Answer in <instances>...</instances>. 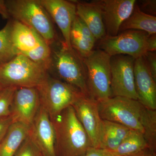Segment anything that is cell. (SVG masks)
Wrapping results in <instances>:
<instances>
[{
    "mask_svg": "<svg viewBox=\"0 0 156 156\" xmlns=\"http://www.w3.org/2000/svg\"><path fill=\"white\" fill-rule=\"evenodd\" d=\"M50 46L51 54L48 73L90 97L83 59L74 50L68 48L63 40L58 39Z\"/></svg>",
    "mask_w": 156,
    "mask_h": 156,
    "instance_id": "cell-1",
    "label": "cell"
},
{
    "mask_svg": "<svg viewBox=\"0 0 156 156\" xmlns=\"http://www.w3.org/2000/svg\"><path fill=\"white\" fill-rule=\"evenodd\" d=\"M51 121L56 134L57 156H82L92 147L72 106Z\"/></svg>",
    "mask_w": 156,
    "mask_h": 156,
    "instance_id": "cell-2",
    "label": "cell"
},
{
    "mask_svg": "<svg viewBox=\"0 0 156 156\" xmlns=\"http://www.w3.org/2000/svg\"><path fill=\"white\" fill-rule=\"evenodd\" d=\"M10 19L33 29L48 45L58 40L54 23L40 0H7Z\"/></svg>",
    "mask_w": 156,
    "mask_h": 156,
    "instance_id": "cell-3",
    "label": "cell"
},
{
    "mask_svg": "<svg viewBox=\"0 0 156 156\" xmlns=\"http://www.w3.org/2000/svg\"><path fill=\"white\" fill-rule=\"evenodd\" d=\"M98 109L102 120L118 123L143 134L151 110L138 100L119 96L98 102Z\"/></svg>",
    "mask_w": 156,
    "mask_h": 156,
    "instance_id": "cell-4",
    "label": "cell"
},
{
    "mask_svg": "<svg viewBox=\"0 0 156 156\" xmlns=\"http://www.w3.org/2000/svg\"><path fill=\"white\" fill-rule=\"evenodd\" d=\"M48 75L44 68L21 54L0 64V84L4 88H37Z\"/></svg>",
    "mask_w": 156,
    "mask_h": 156,
    "instance_id": "cell-5",
    "label": "cell"
},
{
    "mask_svg": "<svg viewBox=\"0 0 156 156\" xmlns=\"http://www.w3.org/2000/svg\"><path fill=\"white\" fill-rule=\"evenodd\" d=\"M41 105L51 120L84 95L75 87L50 76L37 87Z\"/></svg>",
    "mask_w": 156,
    "mask_h": 156,
    "instance_id": "cell-6",
    "label": "cell"
},
{
    "mask_svg": "<svg viewBox=\"0 0 156 156\" xmlns=\"http://www.w3.org/2000/svg\"><path fill=\"white\" fill-rule=\"evenodd\" d=\"M111 57L99 49L83 58L87 71L89 96L98 102L112 97Z\"/></svg>",
    "mask_w": 156,
    "mask_h": 156,
    "instance_id": "cell-7",
    "label": "cell"
},
{
    "mask_svg": "<svg viewBox=\"0 0 156 156\" xmlns=\"http://www.w3.org/2000/svg\"><path fill=\"white\" fill-rule=\"evenodd\" d=\"M150 35L142 31H124L115 36H106L101 39L97 49L103 50L111 56L125 55L136 59L149 52Z\"/></svg>",
    "mask_w": 156,
    "mask_h": 156,
    "instance_id": "cell-8",
    "label": "cell"
},
{
    "mask_svg": "<svg viewBox=\"0 0 156 156\" xmlns=\"http://www.w3.org/2000/svg\"><path fill=\"white\" fill-rule=\"evenodd\" d=\"M135 58L128 55L111 57V89L113 97L137 100L134 83Z\"/></svg>",
    "mask_w": 156,
    "mask_h": 156,
    "instance_id": "cell-9",
    "label": "cell"
},
{
    "mask_svg": "<svg viewBox=\"0 0 156 156\" xmlns=\"http://www.w3.org/2000/svg\"><path fill=\"white\" fill-rule=\"evenodd\" d=\"M72 107L89 137L92 147H99L103 120L99 113L98 101L89 96L83 95Z\"/></svg>",
    "mask_w": 156,
    "mask_h": 156,
    "instance_id": "cell-10",
    "label": "cell"
},
{
    "mask_svg": "<svg viewBox=\"0 0 156 156\" xmlns=\"http://www.w3.org/2000/svg\"><path fill=\"white\" fill-rule=\"evenodd\" d=\"M40 107L37 88H17L11 107L10 115L13 122L21 123L30 127Z\"/></svg>",
    "mask_w": 156,
    "mask_h": 156,
    "instance_id": "cell-11",
    "label": "cell"
},
{
    "mask_svg": "<svg viewBox=\"0 0 156 156\" xmlns=\"http://www.w3.org/2000/svg\"><path fill=\"white\" fill-rule=\"evenodd\" d=\"M29 136L43 156H57L56 134L49 115L41 105L30 126Z\"/></svg>",
    "mask_w": 156,
    "mask_h": 156,
    "instance_id": "cell-12",
    "label": "cell"
},
{
    "mask_svg": "<svg viewBox=\"0 0 156 156\" xmlns=\"http://www.w3.org/2000/svg\"><path fill=\"white\" fill-rule=\"evenodd\" d=\"M100 2L106 36H116L123 23L134 11L136 1L101 0Z\"/></svg>",
    "mask_w": 156,
    "mask_h": 156,
    "instance_id": "cell-13",
    "label": "cell"
},
{
    "mask_svg": "<svg viewBox=\"0 0 156 156\" xmlns=\"http://www.w3.org/2000/svg\"><path fill=\"white\" fill-rule=\"evenodd\" d=\"M48 12L53 23H55L61 31L64 43L72 49L70 34L73 22L76 14L75 1L66 0H40Z\"/></svg>",
    "mask_w": 156,
    "mask_h": 156,
    "instance_id": "cell-14",
    "label": "cell"
},
{
    "mask_svg": "<svg viewBox=\"0 0 156 156\" xmlns=\"http://www.w3.org/2000/svg\"><path fill=\"white\" fill-rule=\"evenodd\" d=\"M134 72L137 100L147 108L156 110V81L142 57L135 59Z\"/></svg>",
    "mask_w": 156,
    "mask_h": 156,
    "instance_id": "cell-15",
    "label": "cell"
},
{
    "mask_svg": "<svg viewBox=\"0 0 156 156\" xmlns=\"http://www.w3.org/2000/svg\"><path fill=\"white\" fill-rule=\"evenodd\" d=\"M75 2L77 15L86 23L97 41L106 36L100 1Z\"/></svg>",
    "mask_w": 156,
    "mask_h": 156,
    "instance_id": "cell-16",
    "label": "cell"
},
{
    "mask_svg": "<svg viewBox=\"0 0 156 156\" xmlns=\"http://www.w3.org/2000/svg\"><path fill=\"white\" fill-rule=\"evenodd\" d=\"M97 40L81 18L76 16L70 34V42L73 50L84 58L93 50Z\"/></svg>",
    "mask_w": 156,
    "mask_h": 156,
    "instance_id": "cell-17",
    "label": "cell"
},
{
    "mask_svg": "<svg viewBox=\"0 0 156 156\" xmlns=\"http://www.w3.org/2000/svg\"><path fill=\"white\" fill-rule=\"evenodd\" d=\"M11 20L12 41L19 54L25 55L36 49L42 43L45 41L32 29L18 21Z\"/></svg>",
    "mask_w": 156,
    "mask_h": 156,
    "instance_id": "cell-18",
    "label": "cell"
},
{
    "mask_svg": "<svg viewBox=\"0 0 156 156\" xmlns=\"http://www.w3.org/2000/svg\"><path fill=\"white\" fill-rule=\"evenodd\" d=\"M30 127L20 122H13L0 143V156H14L29 136Z\"/></svg>",
    "mask_w": 156,
    "mask_h": 156,
    "instance_id": "cell-19",
    "label": "cell"
},
{
    "mask_svg": "<svg viewBox=\"0 0 156 156\" xmlns=\"http://www.w3.org/2000/svg\"><path fill=\"white\" fill-rule=\"evenodd\" d=\"M131 129L118 123L103 120L100 148L113 151L128 136Z\"/></svg>",
    "mask_w": 156,
    "mask_h": 156,
    "instance_id": "cell-20",
    "label": "cell"
},
{
    "mask_svg": "<svg viewBox=\"0 0 156 156\" xmlns=\"http://www.w3.org/2000/svg\"><path fill=\"white\" fill-rule=\"evenodd\" d=\"M128 30L142 31L149 35L156 34V17L140 11L136 2L132 14L120 27L119 33Z\"/></svg>",
    "mask_w": 156,
    "mask_h": 156,
    "instance_id": "cell-21",
    "label": "cell"
},
{
    "mask_svg": "<svg viewBox=\"0 0 156 156\" xmlns=\"http://www.w3.org/2000/svg\"><path fill=\"white\" fill-rule=\"evenodd\" d=\"M147 150H151L150 148L144 134L140 131L131 130L119 147L111 152L117 156H132Z\"/></svg>",
    "mask_w": 156,
    "mask_h": 156,
    "instance_id": "cell-22",
    "label": "cell"
},
{
    "mask_svg": "<svg viewBox=\"0 0 156 156\" xmlns=\"http://www.w3.org/2000/svg\"><path fill=\"white\" fill-rule=\"evenodd\" d=\"M12 20L0 30V64L11 60L19 54L13 44L12 39Z\"/></svg>",
    "mask_w": 156,
    "mask_h": 156,
    "instance_id": "cell-23",
    "label": "cell"
},
{
    "mask_svg": "<svg viewBox=\"0 0 156 156\" xmlns=\"http://www.w3.org/2000/svg\"><path fill=\"white\" fill-rule=\"evenodd\" d=\"M17 88L7 87L0 90V118L9 116L11 115V103Z\"/></svg>",
    "mask_w": 156,
    "mask_h": 156,
    "instance_id": "cell-24",
    "label": "cell"
},
{
    "mask_svg": "<svg viewBox=\"0 0 156 156\" xmlns=\"http://www.w3.org/2000/svg\"><path fill=\"white\" fill-rule=\"evenodd\" d=\"M14 156H43L29 136L25 140Z\"/></svg>",
    "mask_w": 156,
    "mask_h": 156,
    "instance_id": "cell-25",
    "label": "cell"
},
{
    "mask_svg": "<svg viewBox=\"0 0 156 156\" xmlns=\"http://www.w3.org/2000/svg\"><path fill=\"white\" fill-rule=\"evenodd\" d=\"M147 67L154 80L156 81V53L155 52H147L142 56Z\"/></svg>",
    "mask_w": 156,
    "mask_h": 156,
    "instance_id": "cell-26",
    "label": "cell"
},
{
    "mask_svg": "<svg viewBox=\"0 0 156 156\" xmlns=\"http://www.w3.org/2000/svg\"><path fill=\"white\" fill-rule=\"evenodd\" d=\"M140 4L138 5L140 10L146 14L156 16V1L155 0H147L141 1L139 2Z\"/></svg>",
    "mask_w": 156,
    "mask_h": 156,
    "instance_id": "cell-27",
    "label": "cell"
},
{
    "mask_svg": "<svg viewBox=\"0 0 156 156\" xmlns=\"http://www.w3.org/2000/svg\"><path fill=\"white\" fill-rule=\"evenodd\" d=\"M13 123V120L11 115L0 118V143Z\"/></svg>",
    "mask_w": 156,
    "mask_h": 156,
    "instance_id": "cell-28",
    "label": "cell"
},
{
    "mask_svg": "<svg viewBox=\"0 0 156 156\" xmlns=\"http://www.w3.org/2000/svg\"><path fill=\"white\" fill-rule=\"evenodd\" d=\"M82 156H117L111 151L100 148L90 147Z\"/></svg>",
    "mask_w": 156,
    "mask_h": 156,
    "instance_id": "cell-29",
    "label": "cell"
},
{
    "mask_svg": "<svg viewBox=\"0 0 156 156\" xmlns=\"http://www.w3.org/2000/svg\"><path fill=\"white\" fill-rule=\"evenodd\" d=\"M0 15L2 16L3 19H10V16L6 5L5 1L4 0H0Z\"/></svg>",
    "mask_w": 156,
    "mask_h": 156,
    "instance_id": "cell-30",
    "label": "cell"
},
{
    "mask_svg": "<svg viewBox=\"0 0 156 156\" xmlns=\"http://www.w3.org/2000/svg\"><path fill=\"white\" fill-rule=\"evenodd\" d=\"M149 52H155L156 50V35H151L148 39Z\"/></svg>",
    "mask_w": 156,
    "mask_h": 156,
    "instance_id": "cell-31",
    "label": "cell"
},
{
    "mask_svg": "<svg viewBox=\"0 0 156 156\" xmlns=\"http://www.w3.org/2000/svg\"><path fill=\"white\" fill-rule=\"evenodd\" d=\"M132 156H156L155 153L154 152L150 150H147Z\"/></svg>",
    "mask_w": 156,
    "mask_h": 156,
    "instance_id": "cell-32",
    "label": "cell"
},
{
    "mask_svg": "<svg viewBox=\"0 0 156 156\" xmlns=\"http://www.w3.org/2000/svg\"><path fill=\"white\" fill-rule=\"evenodd\" d=\"M3 88H4V87H2V85H1V84H0V90H2V89Z\"/></svg>",
    "mask_w": 156,
    "mask_h": 156,
    "instance_id": "cell-33",
    "label": "cell"
}]
</instances>
